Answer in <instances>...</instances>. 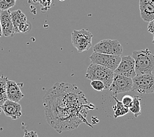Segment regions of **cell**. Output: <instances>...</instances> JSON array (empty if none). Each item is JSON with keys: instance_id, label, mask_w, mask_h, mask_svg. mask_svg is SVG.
Instances as JSON below:
<instances>
[{"instance_id": "obj_18", "label": "cell", "mask_w": 154, "mask_h": 137, "mask_svg": "<svg viewBox=\"0 0 154 137\" xmlns=\"http://www.w3.org/2000/svg\"><path fill=\"white\" fill-rule=\"evenodd\" d=\"M90 85L96 91H98V92H101L103 90L106 89V86L100 80H92L90 83Z\"/></svg>"}, {"instance_id": "obj_7", "label": "cell", "mask_w": 154, "mask_h": 137, "mask_svg": "<svg viewBox=\"0 0 154 137\" xmlns=\"http://www.w3.org/2000/svg\"><path fill=\"white\" fill-rule=\"evenodd\" d=\"M90 59L92 63L105 67L114 71L119 65L121 57L119 55H112L93 52L90 56Z\"/></svg>"}, {"instance_id": "obj_15", "label": "cell", "mask_w": 154, "mask_h": 137, "mask_svg": "<svg viewBox=\"0 0 154 137\" xmlns=\"http://www.w3.org/2000/svg\"><path fill=\"white\" fill-rule=\"evenodd\" d=\"M113 98L116 102L114 106L113 107V110L114 111V118L117 119L120 117H123L129 113V109L122 104L121 101L118 100L117 98L115 96H113Z\"/></svg>"}, {"instance_id": "obj_5", "label": "cell", "mask_w": 154, "mask_h": 137, "mask_svg": "<svg viewBox=\"0 0 154 137\" xmlns=\"http://www.w3.org/2000/svg\"><path fill=\"white\" fill-rule=\"evenodd\" d=\"M132 83V91L141 94L154 93V75L152 73L136 75Z\"/></svg>"}, {"instance_id": "obj_23", "label": "cell", "mask_w": 154, "mask_h": 137, "mask_svg": "<svg viewBox=\"0 0 154 137\" xmlns=\"http://www.w3.org/2000/svg\"><path fill=\"white\" fill-rule=\"evenodd\" d=\"M8 100V96H7L6 93H2L0 92V107H1L3 104L5 103V101Z\"/></svg>"}, {"instance_id": "obj_10", "label": "cell", "mask_w": 154, "mask_h": 137, "mask_svg": "<svg viewBox=\"0 0 154 137\" xmlns=\"http://www.w3.org/2000/svg\"><path fill=\"white\" fill-rule=\"evenodd\" d=\"M113 72L118 75L133 79L136 75L134 59L130 55L123 56L121 58L119 65Z\"/></svg>"}, {"instance_id": "obj_6", "label": "cell", "mask_w": 154, "mask_h": 137, "mask_svg": "<svg viewBox=\"0 0 154 137\" xmlns=\"http://www.w3.org/2000/svg\"><path fill=\"white\" fill-rule=\"evenodd\" d=\"M122 51H123V48L120 42L117 40H102L93 47V52L107 55L121 56Z\"/></svg>"}, {"instance_id": "obj_3", "label": "cell", "mask_w": 154, "mask_h": 137, "mask_svg": "<svg viewBox=\"0 0 154 137\" xmlns=\"http://www.w3.org/2000/svg\"><path fill=\"white\" fill-rule=\"evenodd\" d=\"M114 72L105 67L92 63L86 70L85 77L92 80H100L106 86V89L109 88L113 79Z\"/></svg>"}, {"instance_id": "obj_13", "label": "cell", "mask_w": 154, "mask_h": 137, "mask_svg": "<svg viewBox=\"0 0 154 137\" xmlns=\"http://www.w3.org/2000/svg\"><path fill=\"white\" fill-rule=\"evenodd\" d=\"M6 94L8 100L15 102H19L24 98V94L20 90L19 84L9 79L7 80Z\"/></svg>"}, {"instance_id": "obj_27", "label": "cell", "mask_w": 154, "mask_h": 137, "mask_svg": "<svg viewBox=\"0 0 154 137\" xmlns=\"http://www.w3.org/2000/svg\"><path fill=\"white\" fill-rule=\"evenodd\" d=\"M2 108L0 107V114H2Z\"/></svg>"}, {"instance_id": "obj_4", "label": "cell", "mask_w": 154, "mask_h": 137, "mask_svg": "<svg viewBox=\"0 0 154 137\" xmlns=\"http://www.w3.org/2000/svg\"><path fill=\"white\" fill-rule=\"evenodd\" d=\"M93 35L88 30H75L71 34V42L79 53L88 50L92 45Z\"/></svg>"}, {"instance_id": "obj_1", "label": "cell", "mask_w": 154, "mask_h": 137, "mask_svg": "<svg viewBox=\"0 0 154 137\" xmlns=\"http://www.w3.org/2000/svg\"><path fill=\"white\" fill-rule=\"evenodd\" d=\"M48 123L58 133L72 131L82 123L95 107L87 101L85 94L76 85L57 83L49 89L43 98Z\"/></svg>"}, {"instance_id": "obj_22", "label": "cell", "mask_w": 154, "mask_h": 137, "mask_svg": "<svg viewBox=\"0 0 154 137\" xmlns=\"http://www.w3.org/2000/svg\"><path fill=\"white\" fill-rule=\"evenodd\" d=\"M148 33H151L152 34H153V36H154V19L148 23Z\"/></svg>"}, {"instance_id": "obj_11", "label": "cell", "mask_w": 154, "mask_h": 137, "mask_svg": "<svg viewBox=\"0 0 154 137\" xmlns=\"http://www.w3.org/2000/svg\"><path fill=\"white\" fill-rule=\"evenodd\" d=\"M0 23H1L2 35L5 37H12L15 34L14 27L9 10L2 11L0 13Z\"/></svg>"}, {"instance_id": "obj_16", "label": "cell", "mask_w": 154, "mask_h": 137, "mask_svg": "<svg viewBox=\"0 0 154 137\" xmlns=\"http://www.w3.org/2000/svg\"><path fill=\"white\" fill-rule=\"evenodd\" d=\"M141 101L142 98L138 96L133 98V101L131 105L129 107V111L133 114L135 117H138L141 115Z\"/></svg>"}, {"instance_id": "obj_20", "label": "cell", "mask_w": 154, "mask_h": 137, "mask_svg": "<svg viewBox=\"0 0 154 137\" xmlns=\"http://www.w3.org/2000/svg\"><path fill=\"white\" fill-rule=\"evenodd\" d=\"M33 3H39L41 5L44 7V8L48 9L50 8L53 0H31Z\"/></svg>"}, {"instance_id": "obj_17", "label": "cell", "mask_w": 154, "mask_h": 137, "mask_svg": "<svg viewBox=\"0 0 154 137\" xmlns=\"http://www.w3.org/2000/svg\"><path fill=\"white\" fill-rule=\"evenodd\" d=\"M17 0H0V10H9L15 5Z\"/></svg>"}, {"instance_id": "obj_21", "label": "cell", "mask_w": 154, "mask_h": 137, "mask_svg": "<svg viewBox=\"0 0 154 137\" xmlns=\"http://www.w3.org/2000/svg\"><path fill=\"white\" fill-rule=\"evenodd\" d=\"M8 77L4 76H0V92L6 93V84Z\"/></svg>"}, {"instance_id": "obj_19", "label": "cell", "mask_w": 154, "mask_h": 137, "mask_svg": "<svg viewBox=\"0 0 154 137\" xmlns=\"http://www.w3.org/2000/svg\"><path fill=\"white\" fill-rule=\"evenodd\" d=\"M133 101V97H132L130 95H125L122 98L121 102L122 103L125 107L128 108L130 107Z\"/></svg>"}, {"instance_id": "obj_2", "label": "cell", "mask_w": 154, "mask_h": 137, "mask_svg": "<svg viewBox=\"0 0 154 137\" xmlns=\"http://www.w3.org/2000/svg\"><path fill=\"white\" fill-rule=\"evenodd\" d=\"M136 75L151 74L154 71V55L148 48L132 52Z\"/></svg>"}, {"instance_id": "obj_14", "label": "cell", "mask_w": 154, "mask_h": 137, "mask_svg": "<svg viewBox=\"0 0 154 137\" xmlns=\"http://www.w3.org/2000/svg\"><path fill=\"white\" fill-rule=\"evenodd\" d=\"M142 19L147 23L154 19V8L149 3H139Z\"/></svg>"}, {"instance_id": "obj_24", "label": "cell", "mask_w": 154, "mask_h": 137, "mask_svg": "<svg viewBox=\"0 0 154 137\" xmlns=\"http://www.w3.org/2000/svg\"><path fill=\"white\" fill-rule=\"evenodd\" d=\"M23 137H38L36 132L25 131Z\"/></svg>"}, {"instance_id": "obj_12", "label": "cell", "mask_w": 154, "mask_h": 137, "mask_svg": "<svg viewBox=\"0 0 154 137\" xmlns=\"http://www.w3.org/2000/svg\"><path fill=\"white\" fill-rule=\"evenodd\" d=\"M1 108L7 117L13 120H17L22 116V107L19 102L7 100Z\"/></svg>"}, {"instance_id": "obj_9", "label": "cell", "mask_w": 154, "mask_h": 137, "mask_svg": "<svg viewBox=\"0 0 154 137\" xmlns=\"http://www.w3.org/2000/svg\"><path fill=\"white\" fill-rule=\"evenodd\" d=\"M11 20L15 34L27 33L31 29V24L27 20L26 17L19 9L11 12Z\"/></svg>"}, {"instance_id": "obj_26", "label": "cell", "mask_w": 154, "mask_h": 137, "mask_svg": "<svg viewBox=\"0 0 154 137\" xmlns=\"http://www.w3.org/2000/svg\"><path fill=\"white\" fill-rule=\"evenodd\" d=\"M152 43L154 44V36H153V40H152Z\"/></svg>"}, {"instance_id": "obj_8", "label": "cell", "mask_w": 154, "mask_h": 137, "mask_svg": "<svg viewBox=\"0 0 154 137\" xmlns=\"http://www.w3.org/2000/svg\"><path fill=\"white\" fill-rule=\"evenodd\" d=\"M132 79L114 73L113 79L108 89L114 95L132 91Z\"/></svg>"}, {"instance_id": "obj_25", "label": "cell", "mask_w": 154, "mask_h": 137, "mask_svg": "<svg viewBox=\"0 0 154 137\" xmlns=\"http://www.w3.org/2000/svg\"><path fill=\"white\" fill-rule=\"evenodd\" d=\"M2 36V26H1V23H0V38Z\"/></svg>"}, {"instance_id": "obj_28", "label": "cell", "mask_w": 154, "mask_h": 137, "mask_svg": "<svg viewBox=\"0 0 154 137\" xmlns=\"http://www.w3.org/2000/svg\"><path fill=\"white\" fill-rule=\"evenodd\" d=\"M59 1H60V2H64V1H65V0H59Z\"/></svg>"}]
</instances>
